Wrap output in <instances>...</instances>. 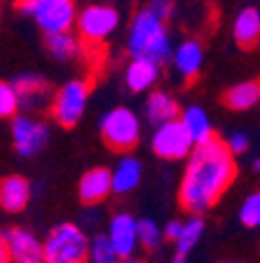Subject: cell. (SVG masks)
Returning <instances> with one entry per match:
<instances>
[{"mask_svg":"<svg viewBox=\"0 0 260 263\" xmlns=\"http://www.w3.org/2000/svg\"><path fill=\"white\" fill-rule=\"evenodd\" d=\"M202 64H204V52H202V45L197 40H185L173 52V66L185 78H195L199 73Z\"/></svg>","mask_w":260,"mask_h":263,"instance_id":"cell-15","label":"cell"},{"mask_svg":"<svg viewBox=\"0 0 260 263\" xmlns=\"http://www.w3.org/2000/svg\"><path fill=\"white\" fill-rule=\"evenodd\" d=\"M12 137H14L16 153L24 155V158H31L47 143L49 132L47 125L22 115V118H14V122H12Z\"/></svg>","mask_w":260,"mask_h":263,"instance_id":"cell-9","label":"cell"},{"mask_svg":"<svg viewBox=\"0 0 260 263\" xmlns=\"http://www.w3.org/2000/svg\"><path fill=\"white\" fill-rule=\"evenodd\" d=\"M148 10H150L155 16H159L162 22H167L173 12V5H171V0H152L150 5H148Z\"/></svg>","mask_w":260,"mask_h":263,"instance_id":"cell-28","label":"cell"},{"mask_svg":"<svg viewBox=\"0 0 260 263\" xmlns=\"http://www.w3.org/2000/svg\"><path fill=\"white\" fill-rule=\"evenodd\" d=\"M12 87L16 89V97H19V104L24 106H35L38 104V99L43 97L45 92V80L38 76H22V78H16L14 85ZM43 101V99H40Z\"/></svg>","mask_w":260,"mask_h":263,"instance_id":"cell-21","label":"cell"},{"mask_svg":"<svg viewBox=\"0 0 260 263\" xmlns=\"http://www.w3.org/2000/svg\"><path fill=\"white\" fill-rule=\"evenodd\" d=\"M178 115V106L173 101L169 94L164 92H155L148 101V118L150 122H167V120H173Z\"/></svg>","mask_w":260,"mask_h":263,"instance_id":"cell-22","label":"cell"},{"mask_svg":"<svg viewBox=\"0 0 260 263\" xmlns=\"http://www.w3.org/2000/svg\"><path fill=\"white\" fill-rule=\"evenodd\" d=\"M234 172L232 153L221 139L211 137L209 141L197 143L181 181L178 200L183 209L192 214L209 212L232 183Z\"/></svg>","mask_w":260,"mask_h":263,"instance_id":"cell-1","label":"cell"},{"mask_svg":"<svg viewBox=\"0 0 260 263\" xmlns=\"http://www.w3.org/2000/svg\"><path fill=\"white\" fill-rule=\"evenodd\" d=\"M242 223L249 226V228H258L260 226V193H253V195L246 197V202L242 204Z\"/></svg>","mask_w":260,"mask_h":263,"instance_id":"cell-26","label":"cell"},{"mask_svg":"<svg viewBox=\"0 0 260 263\" xmlns=\"http://www.w3.org/2000/svg\"><path fill=\"white\" fill-rule=\"evenodd\" d=\"M47 49L54 59H73L80 52V43L71 31H59V33H47Z\"/></svg>","mask_w":260,"mask_h":263,"instance_id":"cell-20","label":"cell"},{"mask_svg":"<svg viewBox=\"0 0 260 263\" xmlns=\"http://www.w3.org/2000/svg\"><path fill=\"white\" fill-rule=\"evenodd\" d=\"M181 228H183V223H178V221H171V223L167 226V230H164V233H167L169 240H176V237L181 235Z\"/></svg>","mask_w":260,"mask_h":263,"instance_id":"cell-30","label":"cell"},{"mask_svg":"<svg viewBox=\"0 0 260 263\" xmlns=\"http://www.w3.org/2000/svg\"><path fill=\"white\" fill-rule=\"evenodd\" d=\"M136 240L141 242L143 247H148V249H155V247L162 242V230L150 219L136 221Z\"/></svg>","mask_w":260,"mask_h":263,"instance_id":"cell-25","label":"cell"},{"mask_svg":"<svg viewBox=\"0 0 260 263\" xmlns=\"http://www.w3.org/2000/svg\"><path fill=\"white\" fill-rule=\"evenodd\" d=\"M129 54L134 59H148L162 66L171 59V43L164 22L155 16L148 7H143L131 22L129 31Z\"/></svg>","mask_w":260,"mask_h":263,"instance_id":"cell-2","label":"cell"},{"mask_svg":"<svg viewBox=\"0 0 260 263\" xmlns=\"http://www.w3.org/2000/svg\"><path fill=\"white\" fill-rule=\"evenodd\" d=\"M192 139L188 137L183 122L181 120H167V122H159L155 137H152V151L164 160H181L185 155H190L192 151Z\"/></svg>","mask_w":260,"mask_h":263,"instance_id":"cell-5","label":"cell"},{"mask_svg":"<svg viewBox=\"0 0 260 263\" xmlns=\"http://www.w3.org/2000/svg\"><path fill=\"white\" fill-rule=\"evenodd\" d=\"M19 108V97L16 89L7 82H0V118H12Z\"/></svg>","mask_w":260,"mask_h":263,"instance_id":"cell-27","label":"cell"},{"mask_svg":"<svg viewBox=\"0 0 260 263\" xmlns=\"http://www.w3.org/2000/svg\"><path fill=\"white\" fill-rule=\"evenodd\" d=\"M253 167H255V170L260 172V160H255V162H253Z\"/></svg>","mask_w":260,"mask_h":263,"instance_id":"cell-33","label":"cell"},{"mask_svg":"<svg viewBox=\"0 0 260 263\" xmlns=\"http://www.w3.org/2000/svg\"><path fill=\"white\" fill-rule=\"evenodd\" d=\"M5 247L10 254V261L14 263H43V245L33 233L28 230H7L5 235Z\"/></svg>","mask_w":260,"mask_h":263,"instance_id":"cell-10","label":"cell"},{"mask_svg":"<svg viewBox=\"0 0 260 263\" xmlns=\"http://www.w3.org/2000/svg\"><path fill=\"white\" fill-rule=\"evenodd\" d=\"M31 186L22 176H7L0 181V207L5 212H22L28 204Z\"/></svg>","mask_w":260,"mask_h":263,"instance_id":"cell-13","label":"cell"},{"mask_svg":"<svg viewBox=\"0 0 260 263\" xmlns=\"http://www.w3.org/2000/svg\"><path fill=\"white\" fill-rule=\"evenodd\" d=\"M108 240L115 247L117 256H131L134 254V247L138 245L136 240V221L131 219L129 214H117L113 221H110V230H108Z\"/></svg>","mask_w":260,"mask_h":263,"instance_id":"cell-11","label":"cell"},{"mask_svg":"<svg viewBox=\"0 0 260 263\" xmlns=\"http://www.w3.org/2000/svg\"><path fill=\"white\" fill-rule=\"evenodd\" d=\"M171 263H185V261H183V258H176V261H171Z\"/></svg>","mask_w":260,"mask_h":263,"instance_id":"cell-34","label":"cell"},{"mask_svg":"<svg viewBox=\"0 0 260 263\" xmlns=\"http://www.w3.org/2000/svg\"><path fill=\"white\" fill-rule=\"evenodd\" d=\"M31 16L45 33L71 31L75 24V3L73 0H35Z\"/></svg>","mask_w":260,"mask_h":263,"instance_id":"cell-8","label":"cell"},{"mask_svg":"<svg viewBox=\"0 0 260 263\" xmlns=\"http://www.w3.org/2000/svg\"><path fill=\"white\" fill-rule=\"evenodd\" d=\"M234 40H237L242 47H253L260 40V12L255 7H246L237 14L234 19Z\"/></svg>","mask_w":260,"mask_h":263,"instance_id":"cell-14","label":"cell"},{"mask_svg":"<svg viewBox=\"0 0 260 263\" xmlns=\"http://www.w3.org/2000/svg\"><path fill=\"white\" fill-rule=\"evenodd\" d=\"M181 122H183L188 137L192 139V143H204V141H209V139L213 137L209 115H206L202 108H197V106H190V108L183 113Z\"/></svg>","mask_w":260,"mask_h":263,"instance_id":"cell-17","label":"cell"},{"mask_svg":"<svg viewBox=\"0 0 260 263\" xmlns=\"http://www.w3.org/2000/svg\"><path fill=\"white\" fill-rule=\"evenodd\" d=\"M87 256L92 263H115L117 261V252H115V247L110 245L108 235H98L89 242L87 247Z\"/></svg>","mask_w":260,"mask_h":263,"instance_id":"cell-24","label":"cell"},{"mask_svg":"<svg viewBox=\"0 0 260 263\" xmlns=\"http://www.w3.org/2000/svg\"><path fill=\"white\" fill-rule=\"evenodd\" d=\"M80 200L85 204H96L101 202L103 197H108V193H113L110 188V172L98 167V170H89L85 176L80 179Z\"/></svg>","mask_w":260,"mask_h":263,"instance_id":"cell-12","label":"cell"},{"mask_svg":"<svg viewBox=\"0 0 260 263\" xmlns=\"http://www.w3.org/2000/svg\"><path fill=\"white\" fill-rule=\"evenodd\" d=\"M85 233L73 223L56 226L43 245V263H85L87 258Z\"/></svg>","mask_w":260,"mask_h":263,"instance_id":"cell-3","label":"cell"},{"mask_svg":"<svg viewBox=\"0 0 260 263\" xmlns=\"http://www.w3.org/2000/svg\"><path fill=\"white\" fill-rule=\"evenodd\" d=\"M115 263H141L138 258H131V256H122V258H117Z\"/></svg>","mask_w":260,"mask_h":263,"instance_id":"cell-32","label":"cell"},{"mask_svg":"<svg viewBox=\"0 0 260 263\" xmlns=\"http://www.w3.org/2000/svg\"><path fill=\"white\" fill-rule=\"evenodd\" d=\"M0 263H12V261H10V254H7L5 240H3V235H0Z\"/></svg>","mask_w":260,"mask_h":263,"instance_id":"cell-31","label":"cell"},{"mask_svg":"<svg viewBox=\"0 0 260 263\" xmlns=\"http://www.w3.org/2000/svg\"><path fill=\"white\" fill-rule=\"evenodd\" d=\"M258 99H260V82H255V80H246V82H242V85H234V87L225 94L228 106L234 110L251 108V106L258 104Z\"/></svg>","mask_w":260,"mask_h":263,"instance_id":"cell-19","label":"cell"},{"mask_svg":"<svg viewBox=\"0 0 260 263\" xmlns=\"http://www.w3.org/2000/svg\"><path fill=\"white\" fill-rule=\"evenodd\" d=\"M141 181V164L134 158L119 160V164L115 167V172H110V188L115 193H129L138 186Z\"/></svg>","mask_w":260,"mask_h":263,"instance_id":"cell-16","label":"cell"},{"mask_svg":"<svg viewBox=\"0 0 260 263\" xmlns=\"http://www.w3.org/2000/svg\"><path fill=\"white\" fill-rule=\"evenodd\" d=\"M202 233H204V221L199 219V216H195V219H190L188 223H183V228H181V235L176 237V247H178V254L183 256V254H188L192 247L199 242Z\"/></svg>","mask_w":260,"mask_h":263,"instance_id":"cell-23","label":"cell"},{"mask_svg":"<svg viewBox=\"0 0 260 263\" xmlns=\"http://www.w3.org/2000/svg\"><path fill=\"white\" fill-rule=\"evenodd\" d=\"M119 14L110 5H89L77 16V28L87 43H101L117 28Z\"/></svg>","mask_w":260,"mask_h":263,"instance_id":"cell-7","label":"cell"},{"mask_svg":"<svg viewBox=\"0 0 260 263\" xmlns=\"http://www.w3.org/2000/svg\"><path fill=\"white\" fill-rule=\"evenodd\" d=\"M155 80H157V64H152L148 59H134L127 68V85L134 92H143V89L152 87Z\"/></svg>","mask_w":260,"mask_h":263,"instance_id":"cell-18","label":"cell"},{"mask_svg":"<svg viewBox=\"0 0 260 263\" xmlns=\"http://www.w3.org/2000/svg\"><path fill=\"white\" fill-rule=\"evenodd\" d=\"M246 146H249V139H246V134H242V132H237V134H232L228 141V148H230V153L237 155V153H244Z\"/></svg>","mask_w":260,"mask_h":263,"instance_id":"cell-29","label":"cell"},{"mask_svg":"<svg viewBox=\"0 0 260 263\" xmlns=\"http://www.w3.org/2000/svg\"><path fill=\"white\" fill-rule=\"evenodd\" d=\"M87 99H89V85L85 80H71L66 82L64 87L59 89L54 99V118L59 125L64 127H73L77 125V120L85 113Z\"/></svg>","mask_w":260,"mask_h":263,"instance_id":"cell-6","label":"cell"},{"mask_svg":"<svg viewBox=\"0 0 260 263\" xmlns=\"http://www.w3.org/2000/svg\"><path fill=\"white\" fill-rule=\"evenodd\" d=\"M138 120L129 108H115L101 120V137L113 151H131L138 141Z\"/></svg>","mask_w":260,"mask_h":263,"instance_id":"cell-4","label":"cell"}]
</instances>
